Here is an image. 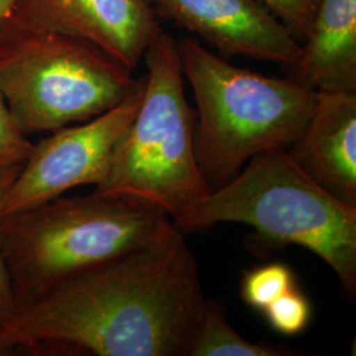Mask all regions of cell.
Segmentation results:
<instances>
[{
	"label": "cell",
	"instance_id": "6da1fadb",
	"mask_svg": "<svg viewBox=\"0 0 356 356\" xmlns=\"http://www.w3.org/2000/svg\"><path fill=\"white\" fill-rule=\"evenodd\" d=\"M206 300L175 226L19 307L0 330V356H189Z\"/></svg>",
	"mask_w": 356,
	"mask_h": 356
},
{
	"label": "cell",
	"instance_id": "7a4b0ae2",
	"mask_svg": "<svg viewBox=\"0 0 356 356\" xmlns=\"http://www.w3.org/2000/svg\"><path fill=\"white\" fill-rule=\"evenodd\" d=\"M173 227L156 204L94 191L0 216V252L22 307L152 244Z\"/></svg>",
	"mask_w": 356,
	"mask_h": 356
},
{
	"label": "cell",
	"instance_id": "3957f363",
	"mask_svg": "<svg viewBox=\"0 0 356 356\" xmlns=\"http://www.w3.org/2000/svg\"><path fill=\"white\" fill-rule=\"evenodd\" d=\"M251 226L272 244H294L321 257L350 297L356 293V207L306 175L286 148L252 157L222 188L173 223L188 232L218 223Z\"/></svg>",
	"mask_w": 356,
	"mask_h": 356
},
{
	"label": "cell",
	"instance_id": "277c9868",
	"mask_svg": "<svg viewBox=\"0 0 356 356\" xmlns=\"http://www.w3.org/2000/svg\"><path fill=\"white\" fill-rule=\"evenodd\" d=\"M178 51L198 108L197 161L213 191L256 154L288 148L305 127L316 91L229 64L193 38L178 42Z\"/></svg>",
	"mask_w": 356,
	"mask_h": 356
},
{
	"label": "cell",
	"instance_id": "5b68a950",
	"mask_svg": "<svg viewBox=\"0 0 356 356\" xmlns=\"http://www.w3.org/2000/svg\"><path fill=\"white\" fill-rule=\"evenodd\" d=\"M144 57L148 72L140 107L95 191L156 204L175 222L213 189L197 161L195 120L185 95L177 41L161 31Z\"/></svg>",
	"mask_w": 356,
	"mask_h": 356
},
{
	"label": "cell",
	"instance_id": "8992f818",
	"mask_svg": "<svg viewBox=\"0 0 356 356\" xmlns=\"http://www.w3.org/2000/svg\"><path fill=\"white\" fill-rule=\"evenodd\" d=\"M138 81L85 38L0 22V91L28 136L104 114Z\"/></svg>",
	"mask_w": 356,
	"mask_h": 356
},
{
	"label": "cell",
	"instance_id": "52a82bcc",
	"mask_svg": "<svg viewBox=\"0 0 356 356\" xmlns=\"http://www.w3.org/2000/svg\"><path fill=\"white\" fill-rule=\"evenodd\" d=\"M144 76L127 97L88 122L51 132L33 144L0 209V216L45 204L83 185L106 177L115 145L140 107Z\"/></svg>",
	"mask_w": 356,
	"mask_h": 356
},
{
	"label": "cell",
	"instance_id": "ba28073f",
	"mask_svg": "<svg viewBox=\"0 0 356 356\" xmlns=\"http://www.w3.org/2000/svg\"><path fill=\"white\" fill-rule=\"evenodd\" d=\"M19 26L85 38L134 70L161 32L145 0H13Z\"/></svg>",
	"mask_w": 356,
	"mask_h": 356
},
{
	"label": "cell",
	"instance_id": "9c48e42d",
	"mask_svg": "<svg viewBox=\"0 0 356 356\" xmlns=\"http://www.w3.org/2000/svg\"><path fill=\"white\" fill-rule=\"evenodd\" d=\"M157 16L204 40L223 58L250 57L293 66L302 45L256 0H145Z\"/></svg>",
	"mask_w": 356,
	"mask_h": 356
},
{
	"label": "cell",
	"instance_id": "30bf717a",
	"mask_svg": "<svg viewBox=\"0 0 356 356\" xmlns=\"http://www.w3.org/2000/svg\"><path fill=\"white\" fill-rule=\"evenodd\" d=\"M286 149L321 188L356 207V92H316L305 127Z\"/></svg>",
	"mask_w": 356,
	"mask_h": 356
},
{
	"label": "cell",
	"instance_id": "8fae6325",
	"mask_svg": "<svg viewBox=\"0 0 356 356\" xmlns=\"http://www.w3.org/2000/svg\"><path fill=\"white\" fill-rule=\"evenodd\" d=\"M293 81L316 92H356V0H319Z\"/></svg>",
	"mask_w": 356,
	"mask_h": 356
},
{
	"label": "cell",
	"instance_id": "7c38bea8",
	"mask_svg": "<svg viewBox=\"0 0 356 356\" xmlns=\"http://www.w3.org/2000/svg\"><path fill=\"white\" fill-rule=\"evenodd\" d=\"M286 348L252 343L229 325L226 306L216 300H206L204 313L189 356H286Z\"/></svg>",
	"mask_w": 356,
	"mask_h": 356
},
{
	"label": "cell",
	"instance_id": "4fadbf2b",
	"mask_svg": "<svg viewBox=\"0 0 356 356\" xmlns=\"http://www.w3.org/2000/svg\"><path fill=\"white\" fill-rule=\"evenodd\" d=\"M293 288H296V280L292 269L282 263H269L244 272L241 294L247 305L263 312Z\"/></svg>",
	"mask_w": 356,
	"mask_h": 356
},
{
	"label": "cell",
	"instance_id": "5bb4252c",
	"mask_svg": "<svg viewBox=\"0 0 356 356\" xmlns=\"http://www.w3.org/2000/svg\"><path fill=\"white\" fill-rule=\"evenodd\" d=\"M263 313L268 323L277 332L297 335L307 327L312 318V306L296 286L269 304Z\"/></svg>",
	"mask_w": 356,
	"mask_h": 356
},
{
	"label": "cell",
	"instance_id": "9a60e30c",
	"mask_svg": "<svg viewBox=\"0 0 356 356\" xmlns=\"http://www.w3.org/2000/svg\"><path fill=\"white\" fill-rule=\"evenodd\" d=\"M33 148L0 91V166L23 164Z\"/></svg>",
	"mask_w": 356,
	"mask_h": 356
},
{
	"label": "cell",
	"instance_id": "2e32d148",
	"mask_svg": "<svg viewBox=\"0 0 356 356\" xmlns=\"http://www.w3.org/2000/svg\"><path fill=\"white\" fill-rule=\"evenodd\" d=\"M273 13L297 40L310 33L318 10L319 0H256Z\"/></svg>",
	"mask_w": 356,
	"mask_h": 356
},
{
	"label": "cell",
	"instance_id": "e0dca14e",
	"mask_svg": "<svg viewBox=\"0 0 356 356\" xmlns=\"http://www.w3.org/2000/svg\"><path fill=\"white\" fill-rule=\"evenodd\" d=\"M23 164L16 165L0 166V209L1 202L13 185V179L17 176ZM19 306L16 302V297L13 293V282L0 252V330L6 326V323L16 314Z\"/></svg>",
	"mask_w": 356,
	"mask_h": 356
},
{
	"label": "cell",
	"instance_id": "ac0fdd59",
	"mask_svg": "<svg viewBox=\"0 0 356 356\" xmlns=\"http://www.w3.org/2000/svg\"><path fill=\"white\" fill-rule=\"evenodd\" d=\"M13 0H0V22L6 20L11 11Z\"/></svg>",
	"mask_w": 356,
	"mask_h": 356
}]
</instances>
